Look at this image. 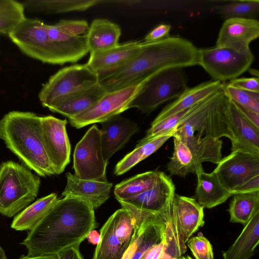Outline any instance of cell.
Instances as JSON below:
<instances>
[{
    "label": "cell",
    "mask_w": 259,
    "mask_h": 259,
    "mask_svg": "<svg viewBox=\"0 0 259 259\" xmlns=\"http://www.w3.org/2000/svg\"><path fill=\"white\" fill-rule=\"evenodd\" d=\"M99 83L98 73L87 64L64 67L52 75L40 90L38 98L48 108L78 91Z\"/></svg>",
    "instance_id": "8992f818"
},
{
    "label": "cell",
    "mask_w": 259,
    "mask_h": 259,
    "mask_svg": "<svg viewBox=\"0 0 259 259\" xmlns=\"http://www.w3.org/2000/svg\"><path fill=\"white\" fill-rule=\"evenodd\" d=\"M4 250L0 246V259H7Z\"/></svg>",
    "instance_id": "7dc6e473"
},
{
    "label": "cell",
    "mask_w": 259,
    "mask_h": 259,
    "mask_svg": "<svg viewBox=\"0 0 259 259\" xmlns=\"http://www.w3.org/2000/svg\"><path fill=\"white\" fill-rule=\"evenodd\" d=\"M259 243V208L256 209L242 232L228 249L224 259H249Z\"/></svg>",
    "instance_id": "484cf974"
},
{
    "label": "cell",
    "mask_w": 259,
    "mask_h": 259,
    "mask_svg": "<svg viewBox=\"0 0 259 259\" xmlns=\"http://www.w3.org/2000/svg\"><path fill=\"white\" fill-rule=\"evenodd\" d=\"M17 259H58L57 254L40 256H24L22 255Z\"/></svg>",
    "instance_id": "bcb514c9"
},
{
    "label": "cell",
    "mask_w": 259,
    "mask_h": 259,
    "mask_svg": "<svg viewBox=\"0 0 259 259\" xmlns=\"http://www.w3.org/2000/svg\"><path fill=\"white\" fill-rule=\"evenodd\" d=\"M179 137L190 150L197 165L206 161L217 164L221 160L223 142L220 139L195 134Z\"/></svg>",
    "instance_id": "83f0119b"
},
{
    "label": "cell",
    "mask_w": 259,
    "mask_h": 259,
    "mask_svg": "<svg viewBox=\"0 0 259 259\" xmlns=\"http://www.w3.org/2000/svg\"><path fill=\"white\" fill-rule=\"evenodd\" d=\"M0 139L38 176L55 175L45 147L40 116L30 112H9L0 120Z\"/></svg>",
    "instance_id": "3957f363"
},
{
    "label": "cell",
    "mask_w": 259,
    "mask_h": 259,
    "mask_svg": "<svg viewBox=\"0 0 259 259\" xmlns=\"http://www.w3.org/2000/svg\"><path fill=\"white\" fill-rule=\"evenodd\" d=\"M8 36L19 50L28 57L44 63L64 64L49 37L46 24L41 20L25 18Z\"/></svg>",
    "instance_id": "52a82bcc"
},
{
    "label": "cell",
    "mask_w": 259,
    "mask_h": 259,
    "mask_svg": "<svg viewBox=\"0 0 259 259\" xmlns=\"http://www.w3.org/2000/svg\"><path fill=\"white\" fill-rule=\"evenodd\" d=\"M161 259H181L180 258H161Z\"/></svg>",
    "instance_id": "681fc988"
},
{
    "label": "cell",
    "mask_w": 259,
    "mask_h": 259,
    "mask_svg": "<svg viewBox=\"0 0 259 259\" xmlns=\"http://www.w3.org/2000/svg\"><path fill=\"white\" fill-rule=\"evenodd\" d=\"M66 177L67 184L62 193L64 197L83 201L94 209L100 207L109 197L113 184L107 181L81 179L70 172L66 173Z\"/></svg>",
    "instance_id": "2e32d148"
},
{
    "label": "cell",
    "mask_w": 259,
    "mask_h": 259,
    "mask_svg": "<svg viewBox=\"0 0 259 259\" xmlns=\"http://www.w3.org/2000/svg\"><path fill=\"white\" fill-rule=\"evenodd\" d=\"M228 99L233 134L231 152L240 150L259 154V128L244 116L234 102Z\"/></svg>",
    "instance_id": "d6986e66"
},
{
    "label": "cell",
    "mask_w": 259,
    "mask_h": 259,
    "mask_svg": "<svg viewBox=\"0 0 259 259\" xmlns=\"http://www.w3.org/2000/svg\"><path fill=\"white\" fill-rule=\"evenodd\" d=\"M213 171L233 195L248 181L259 176V154L232 151L221 159Z\"/></svg>",
    "instance_id": "7c38bea8"
},
{
    "label": "cell",
    "mask_w": 259,
    "mask_h": 259,
    "mask_svg": "<svg viewBox=\"0 0 259 259\" xmlns=\"http://www.w3.org/2000/svg\"><path fill=\"white\" fill-rule=\"evenodd\" d=\"M57 200L55 193L37 199L14 218L11 228L17 231H30L44 218Z\"/></svg>",
    "instance_id": "f546056e"
},
{
    "label": "cell",
    "mask_w": 259,
    "mask_h": 259,
    "mask_svg": "<svg viewBox=\"0 0 259 259\" xmlns=\"http://www.w3.org/2000/svg\"><path fill=\"white\" fill-rule=\"evenodd\" d=\"M228 211L230 221L245 226L254 211L259 208V191L233 195Z\"/></svg>",
    "instance_id": "d6a6232c"
},
{
    "label": "cell",
    "mask_w": 259,
    "mask_h": 259,
    "mask_svg": "<svg viewBox=\"0 0 259 259\" xmlns=\"http://www.w3.org/2000/svg\"><path fill=\"white\" fill-rule=\"evenodd\" d=\"M174 200L183 241L186 244L191 236L204 224V208L195 199L176 193Z\"/></svg>",
    "instance_id": "cb8c5ba5"
},
{
    "label": "cell",
    "mask_w": 259,
    "mask_h": 259,
    "mask_svg": "<svg viewBox=\"0 0 259 259\" xmlns=\"http://www.w3.org/2000/svg\"><path fill=\"white\" fill-rule=\"evenodd\" d=\"M198 49L185 38L169 36L155 42H142L137 55L122 66L99 76V83L111 92L141 84L167 68L198 65Z\"/></svg>",
    "instance_id": "7a4b0ae2"
},
{
    "label": "cell",
    "mask_w": 259,
    "mask_h": 259,
    "mask_svg": "<svg viewBox=\"0 0 259 259\" xmlns=\"http://www.w3.org/2000/svg\"><path fill=\"white\" fill-rule=\"evenodd\" d=\"M171 29V26L167 24H161L149 33H148L143 41L144 44H149L157 42L169 37V32Z\"/></svg>",
    "instance_id": "ab89813d"
},
{
    "label": "cell",
    "mask_w": 259,
    "mask_h": 259,
    "mask_svg": "<svg viewBox=\"0 0 259 259\" xmlns=\"http://www.w3.org/2000/svg\"><path fill=\"white\" fill-rule=\"evenodd\" d=\"M165 174L157 169L137 175L117 184L114 194L118 201L135 197L149 190L157 183Z\"/></svg>",
    "instance_id": "4dcf8cb0"
},
{
    "label": "cell",
    "mask_w": 259,
    "mask_h": 259,
    "mask_svg": "<svg viewBox=\"0 0 259 259\" xmlns=\"http://www.w3.org/2000/svg\"><path fill=\"white\" fill-rule=\"evenodd\" d=\"M101 123L100 130L102 154L107 162L117 151L139 132L137 123L116 115Z\"/></svg>",
    "instance_id": "9a60e30c"
},
{
    "label": "cell",
    "mask_w": 259,
    "mask_h": 259,
    "mask_svg": "<svg viewBox=\"0 0 259 259\" xmlns=\"http://www.w3.org/2000/svg\"><path fill=\"white\" fill-rule=\"evenodd\" d=\"M259 36V22L254 18H231L224 22L219 33L216 47L240 52L251 51L250 43Z\"/></svg>",
    "instance_id": "5bb4252c"
},
{
    "label": "cell",
    "mask_w": 259,
    "mask_h": 259,
    "mask_svg": "<svg viewBox=\"0 0 259 259\" xmlns=\"http://www.w3.org/2000/svg\"><path fill=\"white\" fill-rule=\"evenodd\" d=\"M89 26L85 20H61L54 25L46 24L49 38L64 64L75 63L88 53L85 34Z\"/></svg>",
    "instance_id": "9c48e42d"
},
{
    "label": "cell",
    "mask_w": 259,
    "mask_h": 259,
    "mask_svg": "<svg viewBox=\"0 0 259 259\" xmlns=\"http://www.w3.org/2000/svg\"><path fill=\"white\" fill-rule=\"evenodd\" d=\"M97 227L94 209L80 199H58L39 223L21 243L29 256L57 254L79 245Z\"/></svg>",
    "instance_id": "6da1fadb"
},
{
    "label": "cell",
    "mask_w": 259,
    "mask_h": 259,
    "mask_svg": "<svg viewBox=\"0 0 259 259\" xmlns=\"http://www.w3.org/2000/svg\"><path fill=\"white\" fill-rule=\"evenodd\" d=\"M121 34L119 26L107 19L94 20L86 35L90 53L106 50L117 46Z\"/></svg>",
    "instance_id": "4316f807"
},
{
    "label": "cell",
    "mask_w": 259,
    "mask_h": 259,
    "mask_svg": "<svg viewBox=\"0 0 259 259\" xmlns=\"http://www.w3.org/2000/svg\"><path fill=\"white\" fill-rule=\"evenodd\" d=\"M174 152L168 162L167 170L171 176L185 178L189 173H195L197 165L186 144L180 137L173 134Z\"/></svg>",
    "instance_id": "836d02e7"
},
{
    "label": "cell",
    "mask_w": 259,
    "mask_h": 259,
    "mask_svg": "<svg viewBox=\"0 0 259 259\" xmlns=\"http://www.w3.org/2000/svg\"><path fill=\"white\" fill-rule=\"evenodd\" d=\"M225 96L235 103L259 113V93L248 92L228 83H224Z\"/></svg>",
    "instance_id": "74e56055"
},
{
    "label": "cell",
    "mask_w": 259,
    "mask_h": 259,
    "mask_svg": "<svg viewBox=\"0 0 259 259\" xmlns=\"http://www.w3.org/2000/svg\"><path fill=\"white\" fill-rule=\"evenodd\" d=\"M254 59L251 51L240 52L216 46L198 49V65L214 80L222 82L236 78L248 70Z\"/></svg>",
    "instance_id": "ba28073f"
},
{
    "label": "cell",
    "mask_w": 259,
    "mask_h": 259,
    "mask_svg": "<svg viewBox=\"0 0 259 259\" xmlns=\"http://www.w3.org/2000/svg\"><path fill=\"white\" fill-rule=\"evenodd\" d=\"M181 259H192L191 257H190L189 255H187L186 256H181L180 257Z\"/></svg>",
    "instance_id": "c3c4849f"
},
{
    "label": "cell",
    "mask_w": 259,
    "mask_h": 259,
    "mask_svg": "<svg viewBox=\"0 0 259 259\" xmlns=\"http://www.w3.org/2000/svg\"><path fill=\"white\" fill-rule=\"evenodd\" d=\"M219 13L226 19L231 18H252L258 15L259 1H239L218 8Z\"/></svg>",
    "instance_id": "8d00e7d4"
},
{
    "label": "cell",
    "mask_w": 259,
    "mask_h": 259,
    "mask_svg": "<svg viewBox=\"0 0 259 259\" xmlns=\"http://www.w3.org/2000/svg\"><path fill=\"white\" fill-rule=\"evenodd\" d=\"M174 196L168 200L164 208L159 212L163 226L164 255L162 258H179L187 250L179 225Z\"/></svg>",
    "instance_id": "44dd1931"
},
{
    "label": "cell",
    "mask_w": 259,
    "mask_h": 259,
    "mask_svg": "<svg viewBox=\"0 0 259 259\" xmlns=\"http://www.w3.org/2000/svg\"><path fill=\"white\" fill-rule=\"evenodd\" d=\"M40 180L30 169L13 161L0 165V213L15 215L37 197Z\"/></svg>",
    "instance_id": "277c9868"
},
{
    "label": "cell",
    "mask_w": 259,
    "mask_h": 259,
    "mask_svg": "<svg viewBox=\"0 0 259 259\" xmlns=\"http://www.w3.org/2000/svg\"><path fill=\"white\" fill-rule=\"evenodd\" d=\"M240 112L255 126L259 128V113L235 103Z\"/></svg>",
    "instance_id": "ee69618b"
},
{
    "label": "cell",
    "mask_w": 259,
    "mask_h": 259,
    "mask_svg": "<svg viewBox=\"0 0 259 259\" xmlns=\"http://www.w3.org/2000/svg\"><path fill=\"white\" fill-rule=\"evenodd\" d=\"M105 1L98 0H27L22 3L24 9L31 12L58 14L84 11Z\"/></svg>",
    "instance_id": "f1b7e54d"
},
{
    "label": "cell",
    "mask_w": 259,
    "mask_h": 259,
    "mask_svg": "<svg viewBox=\"0 0 259 259\" xmlns=\"http://www.w3.org/2000/svg\"><path fill=\"white\" fill-rule=\"evenodd\" d=\"M44 143L55 174H60L70 160L71 146L66 131L67 121L51 115L40 116Z\"/></svg>",
    "instance_id": "4fadbf2b"
},
{
    "label": "cell",
    "mask_w": 259,
    "mask_h": 259,
    "mask_svg": "<svg viewBox=\"0 0 259 259\" xmlns=\"http://www.w3.org/2000/svg\"><path fill=\"white\" fill-rule=\"evenodd\" d=\"M195 174L197 179L195 197L203 208L214 207L225 202L232 195L223 185L214 171L205 172L201 164L196 166Z\"/></svg>",
    "instance_id": "7402d4cb"
},
{
    "label": "cell",
    "mask_w": 259,
    "mask_h": 259,
    "mask_svg": "<svg viewBox=\"0 0 259 259\" xmlns=\"http://www.w3.org/2000/svg\"><path fill=\"white\" fill-rule=\"evenodd\" d=\"M175 131L156 137L142 144H137L135 149L126 154L116 165L114 174L121 175L156 152L172 135Z\"/></svg>",
    "instance_id": "1f68e13d"
},
{
    "label": "cell",
    "mask_w": 259,
    "mask_h": 259,
    "mask_svg": "<svg viewBox=\"0 0 259 259\" xmlns=\"http://www.w3.org/2000/svg\"><path fill=\"white\" fill-rule=\"evenodd\" d=\"M107 164L102 154L100 130L94 124L75 147L73 165L74 175L81 179L107 181Z\"/></svg>",
    "instance_id": "30bf717a"
},
{
    "label": "cell",
    "mask_w": 259,
    "mask_h": 259,
    "mask_svg": "<svg viewBox=\"0 0 259 259\" xmlns=\"http://www.w3.org/2000/svg\"><path fill=\"white\" fill-rule=\"evenodd\" d=\"M175 193V186L171 179L164 174L151 188L135 197L118 202L121 206L158 213L164 208Z\"/></svg>",
    "instance_id": "ac0fdd59"
},
{
    "label": "cell",
    "mask_w": 259,
    "mask_h": 259,
    "mask_svg": "<svg viewBox=\"0 0 259 259\" xmlns=\"http://www.w3.org/2000/svg\"><path fill=\"white\" fill-rule=\"evenodd\" d=\"M224 83L213 80L203 82L192 88L187 87L174 101L161 110L151 124H155L203 101L212 94L222 90Z\"/></svg>",
    "instance_id": "ffe728a7"
},
{
    "label": "cell",
    "mask_w": 259,
    "mask_h": 259,
    "mask_svg": "<svg viewBox=\"0 0 259 259\" xmlns=\"http://www.w3.org/2000/svg\"><path fill=\"white\" fill-rule=\"evenodd\" d=\"M106 93L104 88L99 83L74 93L48 108L52 112L61 114L69 119L88 109Z\"/></svg>",
    "instance_id": "d4e9b609"
},
{
    "label": "cell",
    "mask_w": 259,
    "mask_h": 259,
    "mask_svg": "<svg viewBox=\"0 0 259 259\" xmlns=\"http://www.w3.org/2000/svg\"><path fill=\"white\" fill-rule=\"evenodd\" d=\"M141 84L107 92L88 109L68 119L70 125L80 128L91 124L101 123L120 114L127 109L129 103L138 93Z\"/></svg>",
    "instance_id": "8fae6325"
},
{
    "label": "cell",
    "mask_w": 259,
    "mask_h": 259,
    "mask_svg": "<svg viewBox=\"0 0 259 259\" xmlns=\"http://www.w3.org/2000/svg\"><path fill=\"white\" fill-rule=\"evenodd\" d=\"M87 238L89 242L93 244L98 245L101 240L100 234L94 230L90 232Z\"/></svg>",
    "instance_id": "f6af8a7d"
},
{
    "label": "cell",
    "mask_w": 259,
    "mask_h": 259,
    "mask_svg": "<svg viewBox=\"0 0 259 259\" xmlns=\"http://www.w3.org/2000/svg\"><path fill=\"white\" fill-rule=\"evenodd\" d=\"M163 240L155 244L146 251L139 259H161L164 255Z\"/></svg>",
    "instance_id": "b9f144b4"
},
{
    "label": "cell",
    "mask_w": 259,
    "mask_h": 259,
    "mask_svg": "<svg viewBox=\"0 0 259 259\" xmlns=\"http://www.w3.org/2000/svg\"><path fill=\"white\" fill-rule=\"evenodd\" d=\"M140 41L118 44L112 48L90 53L87 65L97 72L98 76L107 73L126 64L140 51Z\"/></svg>",
    "instance_id": "e0dca14e"
},
{
    "label": "cell",
    "mask_w": 259,
    "mask_h": 259,
    "mask_svg": "<svg viewBox=\"0 0 259 259\" xmlns=\"http://www.w3.org/2000/svg\"><path fill=\"white\" fill-rule=\"evenodd\" d=\"M22 3L0 0V35L9 34L26 17Z\"/></svg>",
    "instance_id": "d590c367"
},
{
    "label": "cell",
    "mask_w": 259,
    "mask_h": 259,
    "mask_svg": "<svg viewBox=\"0 0 259 259\" xmlns=\"http://www.w3.org/2000/svg\"><path fill=\"white\" fill-rule=\"evenodd\" d=\"M100 234V242L93 259H121L133 238L115 229L112 215L102 226Z\"/></svg>",
    "instance_id": "603a6c76"
},
{
    "label": "cell",
    "mask_w": 259,
    "mask_h": 259,
    "mask_svg": "<svg viewBox=\"0 0 259 259\" xmlns=\"http://www.w3.org/2000/svg\"><path fill=\"white\" fill-rule=\"evenodd\" d=\"M57 255L58 259H83L79 251V245L66 248Z\"/></svg>",
    "instance_id": "7bdbcfd3"
},
{
    "label": "cell",
    "mask_w": 259,
    "mask_h": 259,
    "mask_svg": "<svg viewBox=\"0 0 259 259\" xmlns=\"http://www.w3.org/2000/svg\"><path fill=\"white\" fill-rule=\"evenodd\" d=\"M186 244L191 250L195 259H213L212 245L202 235L190 238Z\"/></svg>",
    "instance_id": "f35d334b"
},
{
    "label": "cell",
    "mask_w": 259,
    "mask_h": 259,
    "mask_svg": "<svg viewBox=\"0 0 259 259\" xmlns=\"http://www.w3.org/2000/svg\"><path fill=\"white\" fill-rule=\"evenodd\" d=\"M199 102L194 106L170 116L160 121L151 124L147 130L145 136L138 142L137 144H142L159 136L175 131L185 120L196 111L204 103Z\"/></svg>",
    "instance_id": "e575fe53"
},
{
    "label": "cell",
    "mask_w": 259,
    "mask_h": 259,
    "mask_svg": "<svg viewBox=\"0 0 259 259\" xmlns=\"http://www.w3.org/2000/svg\"><path fill=\"white\" fill-rule=\"evenodd\" d=\"M187 84L184 68L172 67L161 70L141 84L127 109L136 108L142 113H150L162 104L177 99L187 87Z\"/></svg>",
    "instance_id": "5b68a950"
},
{
    "label": "cell",
    "mask_w": 259,
    "mask_h": 259,
    "mask_svg": "<svg viewBox=\"0 0 259 259\" xmlns=\"http://www.w3.org/2000/svg\"><path fill=\"white\" fill-rule=\"evenodd\" d=\"M231 85L248 92L259 93L258 77L236 78L230 80Z\"/></svg>",
    "instance_id": "60d3db41"
}]
</instances>
